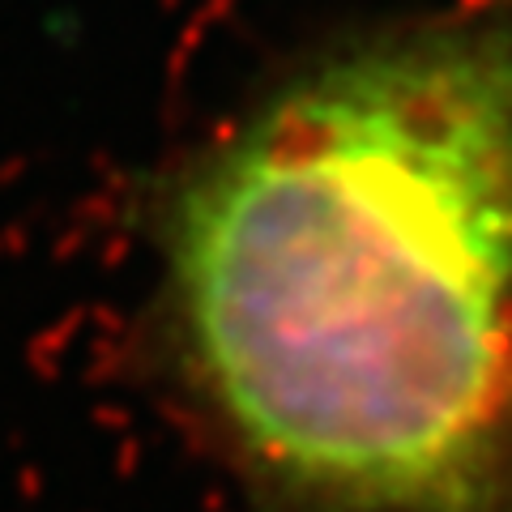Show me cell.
<instances>
[{"mask_svg": "<svg viewBox=\"0 0 512 512\" xmlns=\"http://www.w3.org/2000/svg\"><path fill=\"white\" fill-rule=\"evenodd\" d=\"M184 359L312 512H466L512 363V18L291 77L171 214Z\"/></svg>", "mask_w": 512, "mask_h": 512, "instance_id": "obj_1", "label": "cell"}]
</instances>
